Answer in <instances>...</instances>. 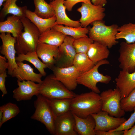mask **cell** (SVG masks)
Wrapping results in <instances>:
<instances>
[{
  "label": "cell",
  "instance_id": "42",
  "mask_svg": "<svg viewBox=\"0 0 135 135\" xmlns=\"http://www.w3.org/2000/svg\"><path fill=\"white\" fill-rule=\"evenodd\" d=\"M3 116V112L2 108L0 107V122L2 120Z\"/></svg>",
  "mask_w": 135,
  "mask_h": 135
},
{
  "label": "cell",
  "instance_id": "23",
  "mask_svg": "<svg viewBox=\"0 0 135 135\" xmlns=\"http://www.w3.org/2000/svg\"><path fill=\"white\" fill-rule=\"evenodd\" d=\"M17 0H6L3 4L0 12V21H3L6 15L11 14L20 18L26 17V12L28 9L26 6H19L16 4Z\"/></svg>",
  "mask_w": 135,
  "mask_h": 135
},
{
  "label": "cell",
  "instance_id": "16",
  "mask_svg": "<svg viewBox=\"0 0 135 135\" xmlns=\"http://www.w3.org/2000/svg\"><path fill=\"white\" fill-rule=\"evenodd\" d=\"M58 47L38 42L36 52L42 62L51 69L55 66L59 54Z\"/></svg>",
  "mask_w": 135,
  "mask_h": 135
},
{
  "label": "cell",
  "instance_id": "2",
  "mask_svg": "<svg viewBox=\"0 0 135 135\" xmlns=\"http://www.w3.org/2000/svg\"><path fill=\"white\" fill-rule=\"evenodd\" d=\"M20 20L24 30L16 38L15 45L16 53L18 55L36 52L40 32L36 26L27 18Z\"/></svg>",
  "mask_w": 135,
  "mask_h": 135
},
{
  "label": "cell",
  "instance_id": "17",
  "mask_svg": "<svg viewBox=\"0 0 135 135\" xmlns=\"http://www.w3.org/2000/svg\"><path fill=\"white\" fill-rule=\"evenodd\" d=\"M116 87L121 93V100L126 97L135 88V71L130 73L122 70L115 79Z\"/></svg>",
  "mask_w": 135,
  "mask_h": 135
},
{
  "label": "cell",
  "instance_id": "35",
  "mask_svg": "<svg viewBox=\"0 0 135 135\" xmlns=\"http://www.w3.org/2000/svg\"><path fill=\"white\" fill-rule=\"evenodd\" d=\"M134 112L132 113L130 117L123 123L117 128L109 131H123L130 128L135 123V108Z\"/></svg>",
  "mask_w": 135,
  "mask_h": 135
},
{
  "label": "cell",
  "instance_id": "7",
  "mask_svg": "<svg viewBox=\"0 0 135 135\" xmlns=\"http://www.w3.org/2000/svg\"><path fill=\"white\" fill-rule=\"evenodd\" d=\"M100 95L102 104L101 110L116 117H122L125 115V112L121 107V93L118 88L104 91Z\"/></svg>",
  "mask_w": 135,
  "mask_h": 135
},
{
  "label": "cell",
  "instance_id": "15",
  "mask_svg": "<svg viewBox=\"0 0 135 135\" xmlns=\"http://www.w3.org/2000/svg\"><path fill=\"white\" fill-rule=\"evenodd\" d=\"M75 120L70 110L56 117L54 120L55 135H78Z\"/></svg>",
  "mask_w": 135,
  "mask_h": 135
},
{
  "label": "cell",
  "instance_id": "40",
  "mask_svg": "<svg viewBox=\"0 0 135 135\" xmlns=\"http://www.w3.org/2000/svg\"><path fill=\"white\" fill-rule=\"evenodd\" d=\"M92 3L95 6H100L104 7L107 2V0H91Z\"/></svg>",
  "mask_w": 135,
  "mask_h": 135
},
{
  "label": "cell",
  "instance_id": "6",
  "mask_svg": "<svg viewBox=\"0 0 135 135\" xmlns=\"http://www.w3.org/2000/svg\"><path fill=\"white\" fill-rule=\"evenodd\" d=\"M39 93L48 99H72L76 95L60 81L53 78L52 74L48 76L42 80Z\"/></svg>",
  "mask_w": 135,
  "mask_h": 135
},
{
  "label": "cell",
  "instance_id": "39",
  "mask_svg": "<svg viewBox=\"0 0 135 135\" xmlns=\"http://www.w3.org/2000/svg\"><path fill=\"white\" fill-rule=\"evenodd\" d=\"M123 131H95L96 135H123Z\"/></svg>",
  "mask_w": 135,
  "mask_h": 135
},
{
  "label": "cell",
  "instance_id": "18",
  "mask_svg": "<svg viewBox=\"0 0 135 135\" xmlns=\"http://www.w3.org/2000/svg\"><path fill=\"white\" fill-rule=\"evenodd\" d=\"M65 0H54L50 1L49 4L53 9L56 18L55 25L62 24L75 27L81 26L79 21L73 20L68 16L66 8L63 3Z\"/></svg>",
  "mask_w": 135,
  "mask_h": 135
},
{
  "label": "cell",
  "instance_id": "31",
  "mask_svg": "<svg viewBox=\"0 0 135 135\" xmlns=\"http://www.w3.org/2000/svg\"><path fill=\"white\" fill-rule=\"evenodd\" d=\"M33 1L35 7L34 12L38 16L46 18L55 15L52 7L44 0H33Z\"/></svg>",
  "mask_w": 135,
  "mask_h": 135
},
{
  "label": "cell",
  "instance_id": "11",
  "mask_svg": "<svg viewBox=\"0 0 135 135\" xmlns=\"http://www.w3.org/2000/svg\"><path fill=\"white\" fill-rule=\"evenodd\" d=\"M74 39L70 36H65L63 42L58 47V56L55 66L62 68L73 65L76 54L73 44Z\"/></svg>",
  "mask_w": 135,
  "mask_h": 135
},
{
  "label": "cell",
  "instance_id": "21",
  "mask_svg": "<svg viewBox=\"0 0 135 135\" xmlns=\"http://www.w3.org/2000/svg\"><path fill=\"white\" fill-rule=\"evenodd\" d=\"M73 114L75 121V129L78 135H96L95 121L91 115L82 118Z\"/></svg>",
  "mask_w": 135,
  "mask_h": 135
},
{
  "label": "cell",
  "instance_id": "1",
  "mask_svg": "<svg viewBox=\"0 0 135 135\" xmlns=\"http://www.w3.org/2000/svg\"><path fill=\"white\" fill-rule=\"evenodd\" d=\"M100 95L92 91L76 94L71 99L70 110L74 114L82 118L101 110Z\"/></svg>",
  "mask_w": 135,
  "mask_h": 135
},
{
  "label": "cell",
  "instance_id": "27",
  "mask_svg": "<svg viewBox=\"0 0 135 135\" xmlns=\"http://www.w3.org/2000/svg\"><path fill=\"white\" fill-rule=\"evenodd\" d=\"M48 99L55 118L70 110L71 99Z\"/></svg>",
  "mask_w": 135,
  "mask_h": 135
},
{
  "label": "cell",
  "instance_id": "44",
  "mask_svg": "<svg viewBox=\"0 0 135 135\" xmlns=\"http://www.w3.org/2000/svg\"><path fill=\"white\" fill-rule=\"evenodd\" d=\"M50 0V1H52V0Z\"/></svg>",
  "mask_w": 135,
  "mask_h": 135
},
{
  "label": "cell",
  "instance_id": "19",
  "mask_svg": "<svg viewBox=\"0 0 135 135\" xmlns=\"http://www.w3.org/2000/svg\"><path fill=\"white\" fill-rule=\"evenodd\" d=\"M16 62L18 67L13 71L11 75L12 77H15L20 81L30 80L38 83L42 82L41 78L43 76L40 73L34 72L33 69L28 64L22 62Z\"/></svg>",
  "mask_w": 135,
  "mask_h": 135
},
{
  "label": "cell",
  "instance_id": "22",
  "mask_svg": "<svg viewBox=\"0 0 135 135\" xmlns=\"http://www.w3.org/2000/svg\"><path fill=\"white\" fill-rule=\"evenodd\" d=\"M26 17L37 27L40 34L51 29L55 25L56 18L55 15L50 18H43L28 9L26 10Z\"/></svg>",
  "mask_w": 135,
  "mask_h": 135
},
{
  "label": "cell",
  "instance_id": "20",
  "mask_svg": "<svg viewBox=\"0 0 135 135\" xmlns=\"http://www.w3.org/2000/svg\"><path fill=\"white\" fill-rule=\"evenodd\" d=\"M23 28L20 18L14 15L8 16L6 20L0 22V32L10 33L14 38L18 36Z\"/></svg>",
  "mask_w": 135,
  "mask_h": 135
},
{
  "label": "cell",
  "instance_id": "8",
  "mask_svg": "<svg viewBox=\"0 0 135 135\" xmlns=\"http://www.w3.org/2000/svg\"><path fill=\"white\" fill-rule=\"evenodd\" d=\"M105 10V8L102 6L82 2L81 6L77 10L81 14L79 21L81 26L87 27L95 21L103 20L106 16Z\"/></svg>",
  "mask_w": 135,
  "mask_h": 135
},
{
  "label": "cell",
  "instance_id": "12",
  "mask_svg": "<svg viewBox=\"0 0 135 135\" xmlns=\"http://www.w3.org/2000/svg\"><path fill=\"white\" fill-rule=\"evenodd\" d=\"M91 115L95 121V131H107L114 130L126 120L124 117L117 118L110 116L107 112L102 110Z\"/></svg>",
  "mask_w": 135,
  "mask_h": 135
},
{
  "label": "cell",
  "instance_id": "34",
  "mask_svg": "<svg viewBox=\"0 0 135 135\" xmlns=\"http://www.w3.org/2000/svg\"><path fill=\"white\" fill-rule=\"evenodd\" d=\"M121 108L125 112H130L135 108V88L126 97L120 100Z\"/></svg>",
  "mask_w": 135,
  "mask_h": 135
},
{
  "label": "cell",
  "instance_id": "4",
  "mask_svg": "<svg viewBox=\"0 0 135 135\" xmlns=\"http://www.w3.org/2000/svg\"><path fill=\"white\" fill-rule=\"evenodd\" d=\"M34 106L35 112L31 118L44 124L50 134L55 135V118L48 98L39 94L34 102Z\"/></svg>",
  "mask_w": 135,
  "mask_h": 135
},
{
  "label": "cell",
  "instance_id": "33",
  "mask_svg": "<svg viewBox=\"0 0 135 135\" xmlns=\"http://www.w3.org/2000/svg\"><path fill=\"white\" fill-rule=\"evenodd\" d=\"M94 41L89 37L74 39L73 44L76 53H87Z\"/></svg>",
  "mask_w": 135,
  "mask_h": 135
},
{
  "label": "cell",
  "instance_id": "13",
  "mask_svg": "<svg viewBox=\"0 0 135 135\" xmlns=\"http://www.w3.org/2000/svg\"><path fill=\"white\" fill-rule=\"evenodd\" d=\"M118 52L119 68L130 73L134 72L135 69V42H121Z\"/></svg>",
  "mask_w": 135,
  "mask_h": 135
},
{
  "label": "cell",
  "instance_id": "14",
  "mask_svg": "<svg viewBox=\"0 0 135 135\" xmlns=\"http://www.w3.org/2000/svg\"><path fill=\"white\" fill-rule=\"evenodd\" d=\"M17 82L18 87L13 91V98L17 101L30 100L34 96L40 94L41 83L36 84L30 80H17Z\"/></svg>",
  "mask_w": 135,
  "mask_h": 135
},
{
  "label": "cell",
  "instance_id": "43",
  "mask_svg": "<svg viewBox=\"0 0 135 135\" xmlns=\"http://www.w3.org/2000/svg\"><path fill=\"white\" fill-rule=\"evenodd\" d=\"M6 0H0V8L3 4L6 1Z\"/></svg>",
  "mask_w": 135,
  "mask_h": 135
},
{
  "label": "cell",
  "instance_id": "9",
  "mask_svg": "<svg viewBox=\"0 0 135 135\" xmlns=\"http://www.w3.org/2000/svg\"><path fill=\"white\" fill-rule=\"evenodd\" d=\"M52 78L61 82L69 90L72 91L76 88L77 79L80 74L73 65L66 67L54 66Z\"/></svg>",
  "mask_w": 135,
  "mask_h": 135
},
{
  "label": "cell",
  "instance_id": "36",
  "mask_svg": "<svg viewBox=\"0 0 135 135\" xmlns=\"http://www.w3.org/2000/svg\"><path fill=\"white\" fill-rule=\"evenodd\" d=\"M82 2L85 3H92L91 0H65L63 4L68 11L72 10L73 7L76 4Z\"/></svg>",
  "mask_w": 135,
  "mask_h": 135
},
{
  "label": "cell",
  "instance_id": "30",
  "mask_svg": "<svg viewBox=\"0 0 135 135\" xmlns=\"http://www.w3.org/2000/svg\"><path fill=\"white\" fill-rule=\"evenodd\" d=\"M116 35V40L123 39L128 44L135 42V24L129 23L119 27Z\"/></svg>",
  "mask_w": 135,
  "mask_h": 135
},
{
  "label": "cell",
  "instance_id": "5",
  "mask_svg": "<svg viewBox=\"0 0 135 135\" xmlns=\"http://www.w3.org/2000/svg\"><path fill=\"white\" fill-rule=\"evenodd\" d=\"M109 64V61L106 59L98 62L91 69L80 74L77 80L78 84L83 85L92 91L99 94L100 91L97 86V83L108 84L110 82L112 78L110 76L104 75L100 73L98 68L101 65Z\"/></svg>",
  "mask_w": 135,
  "mask_h": 135
},
{
  "label": "cell",
  "instance_id": "38",
  "mask_svg": "<svg viewBox=\"0 0 135 135\" xmlns=\"http://www.w3.org/2000/svg\"><path fill=\"white\" fill-rule=\"evenodd\" d=\"M4 56H0V74H2L8 69V64Z\"/></svg>",
  "mask_w": 135,
  "mask_h": 135
},
{
  "label": "cell",
  "instance_id": "28",
  "mask_svg": "<svg viewBox=\"0 0 135 135\" xmlns=\"http://www.w3.org/2000/svg\"><path fill=\"white\" fill-rule=\"evenodd\" d=\"M16 62H22L24 60L34 65L42 76H45L46 75L44 69L48 67L39 60L36 52L19 54L16 57Z\"/></svg>",
  "mask_w": 135,
  "mask_h": 135
},
{
  "label": "cell",
  "instance_id": "26",
  "mask_svg": "<svg viewBox=\"0 0 135 135\" xmlns=\"http://www.w3.org/2000/svg\"><path fill=\"white\" fill-rule=\"evenodd\" d=\"M53 28L55 30L62 33L65 36H71L75 39L82 37H88L89 32V28H84L81 26L75 27L62 24H56Z\"/></svg>",
  "mask_w": 135,
  "mask_h": 135
},
{
  "label": "cell",
  "instance_id": "3",
  "mask_svg": "<svg viewBox=\"0 0 135 135\" xmlns=\"http://www.w3.org/2000/svg\"><path fill=\"white\" fill-rule=\"evenodd\" d=\"M92 24V27L89 28L88 34L89 37L94 42H98L108 48L118 43L116 38L119 27L118 25L107 26L103 20L95 21Z\"/></svg>",
  "mask_w": 135,
  "mask_h": 135
},
{
  "label": "cell",
  "instance_id": "29",
  "mask_svg": "<svg viewBox=\"0 0 135 135\" xmlns=\"http://www.w3.org/2000/svg\"><path fill=\"white\" fill-rule=\"evenodd\" d=\"M95 64L86 53H76L73 62V65L80 74L88 71Z\"/></svg>",
  "mask_w": 135,
  "mask_h": 135
},
{
  "label": "cell",
  "instance_id": "41",
  "mask_svg": "<svg viewBox=\"0 0 135 135\" xmlns=\"http://www.w3.org/2000/svg\"><path fill=\"white\" fill-rule=\"evenodd\" d=\"M130 129L123 130V135H135V124Z\"/></svg>",
  "mask_w": 135,
  "mask_h": 135
},
{
  "label": "cell",
  "instance_id": "32",
  "mask_svg": "<svg viewBox=\"0 0 135 135\" xmlns=\"http://www.w3.org/2000/svg\"><path fill=\"white\" fill-rule=\"evenodd\" d=\"M0 107L2 108L3 116L1 122H0V128L2 124L7 121L14 117L20 112V109L15 104L8 102Z\"/></svg>",
  "mask_w": 135,
  "mask_h": 135
},
{
  "label": "cell",
  "instance_id": "37",
  "mask_svg": "<svg viewBox=\"0 0 135 135\" xmlns=\"http://www.w3.org/2000/svg\"><path fill=\"white\" fill-rule=\"evenodd\" d=\"M6 72V70L4 73L0 74V90L2 93V97L8 93L5 85L6 78L7 76Z\"/></svg>",
  "mask_w": 135,
  "mask_h": 135
},
{
  "label": "cell",
  "instance_id": "10",
  "mask_svg": "<svg viewBox=\"0 0 135 135\" xmlns=\"http://www.w3.org/2000/svg\"><path fill=\"white\" fill-rule=\"evenodd\" d=\"M0 37L2 43L0 52L7 59L9 65L8 74L11 76L13 70L18 67L15 57L16 38L12 36L10 33L8 32L1 33Z\"/></svg>",
  "mask_w": 135,
  "mask_h": 135
},
{
  "label": "cell",
  "instance_id": "25",
  "mask_svg": "<svg viewBox=\"0 0 135 135\" xmlns=\"http://www.w3.org/2000/svg\"><path fill=\"white\" fill-rule=\"evenodd\" d=\"M65 36L52 28L40 34L38 42L58 47L63 42Z\"/></svg>",
  "mask_w": 135,
  "mask_h": 135
},
{
  "label": "cell",
  "instance_id": "24",
  "mask_svg": "<svg viewBox=\"0 0 135 135\" xmlns=\"http://www.w3.org/2000/svg\"><path fill=\"white\" fill-rule=\"evenodd\" d=\"M106 46L96 42L91 45L87 54L96 64L98 62L108 58L110 52Z\"/></svg>",
  "mask_w": 135,
  "mask_h": 135
},
{
  "label": "cell",
  "instance_id": "45",
  "mask_svg": "<svg viewBox=\"0 0 135 135\" xmlns=\"http://www.w3.org/2000/svg\"><path fill=\"white\" fill-rule=\"evenodd\" d=\"M135 69H134V72H135Z\"/></svg>",
  "mask_w": 135,
  "mask_h": 135
}]
</instances>
